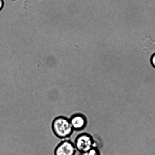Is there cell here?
<instances>
[{"mask_svg":"<svg viewBox=\"0 0 155 155\" xmlns=\"http://www.w3.org/2000/svg\"><path fill=\"white\" fill-rule=\"evenodd\" d=\"M52 127L54 134L61 139L69 137L74 131L70 119L64 116L55 118L52 121Z\"/></svg>","mask_w":155,"mask_h":155,"instance_id":"cell-1","label":"cell"},{"mask_svg":"<svg viewBox=\"0 0 155 155\" xmlns=\"http://www.w3.org/2000/svg\"><path fill=\"white\" fill-rule=\"evenodd\" d=\"M74 144L77 151L80 153H85L94 146V141L93 137L90 134L83 133L76 137Z\"/></svg>","mask_w":155,"mask_h":155,"instance_id":"cell-2","label":"cell"},{"mask_svg":"<svg viewBox=\"0 0 155 155\" xmlns=\"http://www.w3.org/2000/svg\"><path fill=\"white\" fill-rule=\"evenodd\" d=\"M77 151L74 143L64 140L58 144L54 150L55 155H75Z\"/></svg>","mask_w":155,"mask_h":155,"instance_id":"cell-3","label":"cell"},{"mask_svg":"<svg viewBox=\"0 0 155 155\" xmlns=\"http://www.w3.org/2000/svg\"><path fill=\"white\" fill-rule=\"evenodd\" d=\"M69 119L74 130H82L85 128L87 124V118L82 114H74Z\"/></svg>","mask_w":155,"mask_h":155,"instance_id":"cell-4","label":"cell"},{"mask_svg":"<svg viewBox=\"0 0 155 155\" xmlns=\"http://www.w3.org/2000/svg\"><path fill=\"white\" fill-rule=\"evenodd\" d=\"M80 153V155H101L100 151L96 147H92L85 153Z\"/></svg>","mask_w":155,"mask_h":155,"instance_id":"cell-5","label":"cell"},{"mask_svg":"<svg viewBox=\"0 0 155 155\" xmlns=\"http://www.w3.org/2000/svg\"><path fill=\"white\" fill-rule=\"evenodd\" d=\"M150 62H151L152 65L155 68V53L152 55L151 58H150Z\"/></svg>","mask_w":155,"mask_h":155,"instance_id":"cell-6","label":"cell"},{"mask_svg":"<svg viewBox=\"0 0 155 155\" xmlns=\"http://www.w3.org/2000/svg\"><path fill=\"white\" fill-rule=\"evenodd\" d=\"M4 5V0H0V11L3 8Z\"/></svg>","mask_w":155,"mask_h":155,"instance_id":"cell-7","label":"cell"}]
</instances>
